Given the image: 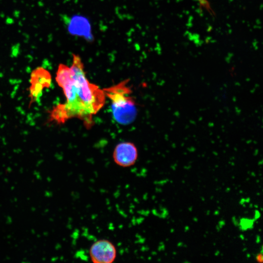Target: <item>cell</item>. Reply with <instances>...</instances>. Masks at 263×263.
Returning <instances> with one entry per match:
<instances>
[{"instance_id":"1","label":"cell","mask_w":263,"mask_h":263,"mask_svg":"<svg viewBox=\"0 0 263 263\" xmlns=\"http://www.w3.org/2000/svg\"><path fill=\"white\" fill-rule=\"evenodd\" d=\"M56 79L62 89L66 101L53 108L51 119L63 123L69 119L77 118L88 129L91 127L93 116L103 107L106 95L103 90L90 82L86 77L80 57L73 54L70 67L60 64Z\"/></svg>"},{"instance_id":"2","label":"cell","mask_w":263,"mask_h":263,"mask_svg":"<svg viewBox=\"0 0 263 263\" xmlns=\"http://www.w3.org/2000/svg\"><path fill=\"white\" fill-rule=\"evenodd\" d=\"M128 82V80H125L103 89L106 96L111 101L114 119L122 125L133 122L137 115V108Z\"/></svg>"},{"instance_id":"3","label":"cell","mask_w":263,"mask_h":263,"mask_svg":"<svg viewBox=\"0 0 263 263\" xmlns=\"http://www.w3.org/2000/svg\"><path fill=\"white\" fill-rule=\"evenodd\" d=\"M89 254L91 261L94 263H111L116 258L117 251L111 242L100 239L93 244Z\"/></svg>"},{"instance_id":"4","label":"cell","mask_w":263,"mask_h":263,"mask_svg":"<svg viewBox=\"0 0 263 263\" xmlns=\"http://www.w3.org/2000/svg\"><path fill=\"white\" fill-rule=\"evenodd\" d=\"M30 97L31 101L35 102L39 99L44 88H49L51 83L50 73L42 67H38L32 73L30 78Z\"/></svg>"},{"instance_id":"5","label":"cell","mask_w":263,"mask_h":263,"mask_svg":"<svg viewBox=\"0 0 263 263\" xmlns=\"http://www.w3.org/2000/svg\"><path fill=\"white\" fill-rule=\"evenodd\" d=\"M113 157L117 165L123 168L129 167L134 165L137 159V150L132 143L122 142L115 147Z\"/></svg>"},{"instance_id":"6","label":"cell","mask_w":263,"mask_h":263,"mask_svg":"<svg viewBox=\"0 0 263 263\" xmlns=\"http://www.w3.org/2000/svg\"><path fill=\"white\" fill-rule=\"evenodd\" d=\"M256 260L259 262H263V257H262V254H259L257 255V256H256Z\"/></svg>"},{"instance_id":"7","label":"cell","mask_w":263,"mask_h":263,"mask_svg":"<svg viewBox=\"0 0 263 263\" xmlns=\"http://www.w3.org/2000/svg\"><path fill=\"white\" fill-rule=\"evenodd\" d=\"M200 0L201 1V3L202 4L204 3H205L206 2V0Z\"/></svg>"}]
</instances>
